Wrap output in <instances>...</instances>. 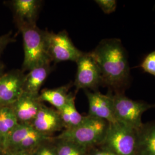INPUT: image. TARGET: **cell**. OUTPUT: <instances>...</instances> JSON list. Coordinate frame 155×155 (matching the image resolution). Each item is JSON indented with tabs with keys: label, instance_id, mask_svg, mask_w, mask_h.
<instances>
[{
	"label": "cell",
	"instance_id": "2e32d148",
	"mask_svg": "<svg viewBox=\"0 0 155 155\" xmlns=\"http://www.w3.org/2000/svg\"><path fill=\"white\" fill-rule=\"evenodd\" d=\"M70 86V84H67L55 89H45L39 94V101L41 102H48L59 110L66 104L70 94L68 93Z\"/></svg>",
	"mask_w": 155,
	"mask_h": 155
},
{
	"label": "cell",
	"instance_id": "4316f807",
	"mask_svg": "<svg viewBox=\"0 0 155 155\" xmlns=\"http://www.w3.org/2000/svg\"></svg>",
	"mask_w": 155,
	"mask_h": 155
},
{
	"label": "cell",
	"instance_id": "52a82bcc",
	"mask_svg": "<svg viewBox=\"0 0 155 155\" xmlns=\"http://www.w3.org/2000/svg\"><path fill=\"white\" fill-rule=\"evenodd\" d=\"M76 63L77 71L74 86L77 90L98 91V87L102 85V79L100 69L90 52H84Z\"/></svg>",
	"mask_w": 155,
	"mask_h": 155
},
{
	"label": "cell",
	"instance_id": "6da1fadb",
	"mask_svg": "<svg viewBox=\"0 0 155 155\" xmlns=\"http://www.w3.org/2000/svg\"><path fill=\"white\" fill-rule=\"evenodd\" d=\"M90 54L100 69L102 85L114 93H125L131 77L127 52L121 40L103 39Z\"/></svg>",
	"mask_w": 155,
	"mask_h": 155
},
{
	"label": "cell",
	"instance_id": "277c9868",
	"mask_svg": "<svg viewBox=\"0 0 155 155\" xmlns=\"http://www.w3.org/2000/svg\"><path fill=\"white\" fill-rule=\"evenodd\" d=\"M111 98L116 121L134 130L139 129L143 124L142 116L144 112L155 108V104L131 100L124 93L112 92Z\"/></svg>",
	"mask_w": 155,
	"mask_h": 155
},
{
	"label": "cell",
	"instance_id": "ffe728a7",
	"mask_svg": "<svg viewBox=\"0 0 155 155\" xmlns=\"http://www.w3.org/2000/svg\"><path fill=\"white\" fill-rule=\"evenodd\" d=\"M140 67L144 72L155 77V51L145 57Z\"/></svg>",
	"mask_w": 155,
	"mask_h": 155
},
{
	"label": "cell",
	"instance_id": "3957f363",
	"mask_svg": "<svg viewBox=\"0 0 155 155\" xmlns=\"http://www.w3.org/2000/svg\"><path fill=\"white\" fill-rule=\"evenodd\" d=\"M22 33L24 58L23 72L36 67L50 64V58L46 39V31L39 29L36 25L19 28Z\"/></svg>",
	"mask_w": 155,
	"mask_h": 155
},
{
	"label": "cell",
	"instance_id": "9a60e30c",
	"mask_svg": "<svg viewBox=\"0 0 155 155\" xmlns=\"http://www.w3.org/2000/svg\"><path fill=\"white\" fill-rule=\"evenodd\" d=\"M18 124L11 106H0V150L2 152L9 134Z\"/></svg>",
	"mask_w": 155,
	"mask_h": 155
},
{
	"label": "cell",
	"instance_id": "5bb4252c",
	"mask_svg": "<svg viewBox=\"0 0 155 155\" xmlns=\"http://www.w3.org/2000/svg\"><path fill=\"white\" fill-rule=\"evenodd\" d=\"M50 64L35 67L25 75L23 92L39 96V91L51 72Z\"/></svg>",
	"mask_w": 155,
	"mask_h": 155
},
{
	"label": "cell",
	"instance_id": "cb8c5ba5",
	"mask_svg": "<svg viewBox=\"0 0 155 155\" xmlns=\"http://www.w3.org/2000/svg\"><path fill=\"white\" fill-rule=\"evenodd\" d=\"M1 155H32V152L28 151H6Z\"/></svg>",
	"mask_w": 155,
	"mask_h": 155
},
{
	"label": "cell",
	"instance_id": "8992f818",
	"mask_svg": "<svg viewBox=\"0 0 155 155\" xmlns=\"http://www.w3.org/2000/svg\"><path fill=\"white\" fill-rule=\"evenodd\" d=\"M46 39L48 51L52 61L77 62L83 54L74 45L66 31L58 33L46 31Z\"/></svg>",
	"mask_w": 155,
	"mask_h": 155
},
{
	"label": "cell",
	"instance_id": "d4e9b609",
	"mask_svg": "<svg viewBox=\"0 0 155 155\" xmlns=\"http://www.w3.org/2000/svg\"><path fill=\"white\" fill-rule=\"evenodd\" d=\"M4 65L2 63L0 62V77L4 74Z\"/></svg>",
	"mask_w": 155,
	"mask_h": 155
},
{
	"label": "cell",
	"instance_id": "484cf974",
	"mask_svg": "<svg viewBox=\"0 0 155 155\" xmlns=\"http://www.w3.org/2000/svg\"><path fill=\"white\" fill-rule=\"evenodd\" d=\"M2 154V151H1V150H0V155H1Z\"/></svg>",
	"mask_w": 155,
	"mask_h": 155
},
{
	"label": "cell",
	"instance_id": "ba28073f",
	"mask_svg": "<svg viewBox=\"0 0 155 155\" xmlns=\"http://www.w3.org/2000/svg\"><path fill=\"white\" fill-rule=\"evenodd\" d=\"M25 74L22 70H13L0 77V106H11L23 93Z\"/></svg>",
	"mask_w": 155,
	"mask_h": 155
},
{
	"label": "cell",
	"instance_id": "9c48e42d",
	"mask_svg": "<svg viewBox=\"0 0 155 155\" xmlns=\"http://www.w3.org/2000/svg\"><path fill=\"white\" fill-rule=\"evenodd\" d=\"M89 102L88 116L105 120L109 123L117 122L113 112L112 91L109 90L107 94L98 91L84 90Z\"/></svg>",
	"mask_w": 155,
	"mask_h": 155
},
{
	"label": "cell",
	"instance_id": "44dd1931",
	"mask_svg": "<svg viewBox=\"0 0 155 155\" xmlns=\"http://www.w3.org/2000/svg\"><path fill=\"white\" fill-rule=\"evenodd\" d=\"M95 2L105 14L112 13L116 9L117 3L116 0H95Z\"/></svg>",
	"mask_w": 155,
	"mask_h": 155
},
{
	"label": "cell",
	"instance_id": "7402d4cb",
	"mask_svg": "<svg viewBox=\"0 0 155 155\" xmlns=\"http://www.w3.org/2000/svg\"><path fill=\"white\" fill-rule=\"evenodd\" d=\"M12 32H9L4 35L0 36V55L8 45L15 41V40L12 37Z\"/></svg>",
	"mask_w": 155,
	"mask_h": 155
},
{
	"label": "cell",
	"instance_id": "30bf717a",
	"mask_svg": "<svg viewBox=\"0 0 155 155\" xmlns=\"http://www.w3.org/2000/svg\"><path fill=\"white\" fill-rule=\"evenodd\" d=\"M18 29L36 25L41 1L39 0H13L9 2Z\"/></svg>",
	"mask_w": 155,
	"mask_h": 155
},
{
	"label": "cell",
	"instance_id": "7a4b0ae2",
	"mask_svg": "<svg viewBox=\"0 0 155 155\" xmlns=\"http://www.w3.org/2000/svg\"><path fill=\"white\" fill-rule=\"evenodd\" d=\"M109 125L105 120L87 115L77 127L64 129L55 139L70 141L89 150L101 144Z\"/></svg>",
	"mask_w": 155,
	"mask_h": 155
},
{
	"label": "cell",
	"instance_id": "5b68a950",
	"mask_svg": "<svg viewBox=\"0 0 155 155\" xmlns=\"http://www.w3.org/2000/svg\"><path fill=\"white\" fill-rule=\"evenodd\" d=\"M136 130L118 122L109 123L105 137L100 146L116 155H135Z\"/></svg>",
	"mask_w": 155,
	"mask_h": 155
},
{
	"label": "cell",
	"instance_id": "603a6c76",
	"mask_svg": "<svg viewBox=\"0 0 155 155\" xmlns=\"http://www.w3.org/2000/svg\"><path fill=\"white\" fill-rule=\"evenodd\" d=\"M88 155H116L109 150L100 146H96L88 150Z\"/></svg>",
	"mask_w": 155,
	"mask_h": 155
},
{
	"label": "cell",
	"instance_id": "7c38bea8",
	"mask_svg": "<svg viewBox=\"0 0 155 155\" xmlns=\"http://www.w3.org/2000/svg\"><path fill=\"white\" fill-rule=\"evenodd\" d=\"M42 104L39 101V96L23 92L11 107L19 124H31L36 116Z\"/></svg>",
	"mask_w": 155,
	"mask_h": 155
},
{
	"label": "cell",
	"instance_id": "d6986e66",
	"mask_svg": "<svg viewBox=\"0 0 155 155\" xmlns=\"http://www.w3.org/2000/svg\"><path fill=\"white\" fill-rule=\"evenodd\" d=\"M53 139L47 140L32 152V155H56L55 143Z\"/></svg>",
	"mask_w": 155,
	"mask_h": 155
},
{
	"label": "cell",
	"instance_id": "e0dca14e",
	"mask_svg": "<svg viewBox=\"0 0 155 155\" xmlns=\"http://www.w3.org/2000/svg\"><path fill=\"white\" fill-rule=\"evenodd\" d=\"M75 95L70 93L66 104L58 110L65 129L75 127L83 121L84 117L77 110L75 105Z\"/></svg>",
	"mask_w": 155,
	"mask_h": 155
},
{
	"label": "cell",
	"instance_id": "ac0fdd59",
	"mask_svg": "<svg viewBox=\"0 0 155 155\" xmlns=\"http://www.w3.org/2000/svg\"><path fill=\"white\" fill-rule=\"evenodd\" d=\"M56 155H88V150L72 142L56 140Z\"/></svg>",
	"mask_w": 155,
	"mask_h": 155
},
{
	"label": "cell",
	"instance_id": "8fae6325",
	"mask_svg": "<svg viewBox=\"0 0 155 155\" xmlns=\"http://www.w3.org/2000/svg\"><path fill=\"white\" fill-rule=\"evenodd\" d=\"M31 124L37 131L50 137L52 133L64 128L58 110L43 104Z\"/></svg>",
	"mask_w": 155,
	"mask_h": 155
},
{
	"label": "cell",
	"instance_id": "4fadbf2b",
	"mask_svg": "<svg viewBox=\"0 0 155 155\" xmlns=\"http://www.w3.org/2000/svg\"><path fill=\"white\" fill-rule=\"evenodd\" d=\"M136 134L135 155H155V121L143 123Z\"/></svg>",
	"mask_w": 155,
	"mask_h": 155
}]
</instances>
